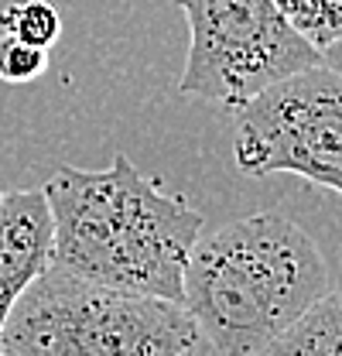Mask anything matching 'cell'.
Listing matches in <instances>:
<instances>
[{"label":"cell","instance_id":"1","mask_svg":"<svg viewBox=\"0 0 342 356\" xmlns=\"http://www.w3.org/2000/svg\"><path fill=\"white\" fill-rule=\"evenodd\" d=\"M44 199L55 267L140 295L185 298V267L202 233V213L168 195L127 154L99 172L55 168Z\"/></svg>","mask_w":342,"mask_h":356},{"label":"cell","instance_id":"2","mask_svg":"<svg viewBox=\"0 0 342 356\" xmlns=\"http://www.w3.org/2000/svg\"><path fill=\"white\" fill-rule=\"evenodd\" d=\"M329 291L315 240L281 213H254L199 233L181 305L219 356H256Z\"/></svg>","mask_w":342,"mask_h":356},{"label":"cell","instance_id":"3","mask_svg":"<svg viewBox=\"0 0 342 356\" xmlns=\"http://www.w3.org/2000/svg\"><path fill=\"white\" fill-rule=\"evenodd\" d=\"M213 353L181 302L99 284L48 264L17 295L0 356H202Z\"/></svg>","mask_w":342,"mask_h":356},{"label":"cell","instance_id":"4","mask_svg":"<svg viewBox=\"0 0 342 356\" xmlns=\"http://www.w3.org/2000/svg\"><path fill=\"white\" fill-rule=\"evenodd\" d=\"M188 21L181 92L222 110L243 106L270 83L322 62L274 0H168Z\"/></svg>","mask_w":342,"mask_h":356},{"label":"cell","instance_id":"5","mask_svg":"<svg viewBox=\"0 0 342 356\" xmlns=\"http://www.w3.org/2000/svg\"><path fill=\"white\" fill-rule=\"evenodd\" d=\"M233 158L243 175H301L342 195V76L325 62L270 83L233 110Z\"/></svg>","mask_w":342,"mask_h":356},{"label":"cell","instance_id":"6","mask_svg":"<svg viewBox=\"0 0 342 356\" xmlns=\"http://www.w3.org/2000/svg\"><path fill=\"white\" fill-rule=\"evenodd\" d=\"M51 236L44 188H0V332L17 295L51 264Z\"/></svg>","mask_w":342,"mask_h":356},{"label":"cell","instance_id":"7","mask_svg":"<svg viewBox=\"0 0 342 356\" xmlns=\"http://www.w3.org/2000/svg\"><path fill=\"white\" fill-rule=\"evenodd\" d=\"M267 356H342V291H325L270 343Z\"/></svg>","mask_w":342,"mask_h":356},{"label":"cell","instance_id":"8","mask_svg":"<svg viewBox=\"0 0 342 356\" xmlns=\"http://www.w3.org/2000/svg\"><path fill=\"white\" fill-rule=\"evenodd\" d=\"M304 42L318 51L342 38V0H274Z\"/></svg>","mask_w":342,"mask_h":356},{"label":"cell","instance_id":"9","mask_svg":"<svg viewBox=\"0 0 342 356\" xmlns=\"http://www.w3.org/2000/svg\"><path fill=\"white\" fill-rule=\"evenodd\" d=\"M0 28L28 44L51 48L62 38V14L51 0H17L0 10Z\"/></svg>","mask_w":342,"mask_h":356},{"label":"cell","instance_id":"10","mask_svg":"<svg viewBox=\"0 0 342 356\" xmlns=\"http://www.w3.org/2000/svg\"><path fill=\"white\" fill-rule=\"evenodd\" d=\"M48 62H51V48L21 42L10 31L0 35V79L3 83H10V86L35 83L38 76L48 72Z\"/></svg>","mask_w":342,"mask_h":356},{"label":"cell","instance_id":"11","mask_svg":"<svg viewBox=\"0 0 342 356\" xmlns=\"http://www.w3.org/2000/svg\"><path fill=\"white\" fill-rule=\"evenodd\" d=\"M322 62H325L332 72H339L342 76V38L339 42H332L329 48H322Z\"/></svg>","mask_w":342,"mask_h":356}]
</instances>
